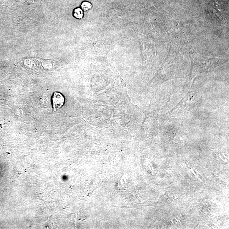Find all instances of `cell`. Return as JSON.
Wrapping results in <instances>:
<instances>
[{"mask_svg":"<svg viewBox=\"0 0 229 229\" xmlns=\"http://www.w3.org/2000/svg\"><path fill=\"white\" fill-rule=\"evenodd\" d=\"M92 7V5L91 3L87 1L83 2L81 4V9L83 11H87Z\"/></svg>","mask_w":229,"mask_h":229,"instance_id":"cell-3","label":"cell"},{"mask_svg":"<svg viewBox=\"0 0 229 229\" xmlns=\"http://www.w3.org/2000/svg\"><path fill=\"white\" fill-rule=\"evenodd\" d=\"M73 15L77 19H82L84 16L83 11L81 8H76L73 10Z\"/></svg>","mask_w":229,"mask_h":229,"instance_id":"cell-2","label":"cell"},{"mask_svg":"<svg viewBox=\"0 0 229 229\" xmlns=\"http://www.w3.org/2000/svg\"><path fill=\"white\" fill-rule=\"evenodd\" d=\"M53 108L55 111L62 107L65 103V98L61 93L58 92L54 93L52 97Z\"/></svg>","mask_w":229,"mask_h":229,"instance_id":"cell-1","label":"cell"},{"mask_svg":"<svg viewBox=\"0 0 229 229\" xmlns=\"http://www.w3.org/2000/svg\"><path fill=\"white\" fill-rule=\"evenodd\" d=\"M191 171H192V172H193V173H194V174L195 175V176H196V177H197V178H198V179H199V180H200L201 181V179H200V178H199V177H198V176H196V174L195 173H194V171H193V170H192V169H191Z\"/></svg>","mask_w":229,"mask_h":229,"instance_id":"cell-4","label":"cell"}]
</instances>
